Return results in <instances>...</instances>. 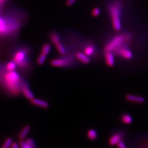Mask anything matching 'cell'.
Masks as SVG:
<instances>
[{"mask_svg":"<svg viewBox=\"0 0 148 148\" xmlns=\"http://www.w3.org/2000/svg\"><path fill=\"white\" fill-rule=\"evenodd\" d=\"M4 80L5 87L13 95H17L21 91V76L14 71H8L5 75Z\"/></svg>","mask_w":148,"mask_h":148,"instance_id":"6da1fadb","label":"cell"},{"mask_svg":"<svg viewBox=\"0 0 148 148\" xmlns=\"http://www.w3.org/2000/svg\"><path fill=\"white\" fill-rule=\"evenodd\" d=\"M131 37L130 35H118L113 37L104 48V53L108 52H113L117 48L124 45H127Z\"/></svg>","mask_w":148,"mask_h":148,"instance_id":"7a4b0ae2","label":"cell"},{"mask_svg":"<svg viewBox=\"0 0 148 148\" xmlns=\"http://www.w3.org/2000/svg\"><path fill=\"white\" fill-rule=\"evenodd\" d=\"M13 62L16 65L21 68L27 67L29 64L27 51L25 49H23L17 51L14 55Z\"/></svg>","mask_w":148,"mask_h":148,"instance_id":"3957f363","label":"cell"},{"mask_svg":"<svg viewBox=\"0 0 148 148\" xmlns=\"http://www.w3.org/2000/svg\"><path fill=\"white\" fill-rule=\"evenodd\" d=\"M18 24L13 21H6L0 17V34H5L13 32L18 27Z\"/></svg>","mask_w":148,"mask_h":148,"instance_id":"277c9868","label":"cell"},{"mask_svg":"<svg viewBox=\"0 0 148 148\" xmlns=\"http://www.w3.org/2000/svg\"><path fill=\"white\" fill-rule=\"evenodd\" d=\"M50 38L51 41L56 46V47L57 48V51H58L59 54L61 55L65 54L66 53L65 49L60 42L58 34L56 32H53V33H52L50 35Z\"/></svg>","mask_w":148,"mask_h":148,"instance_id":"5b68a950","label":"cell"},{"mask_svg":"<svg viewBox=\"0 0 148 148\" xmlns=\"http://www.w3.org/2000/svg\"><path fill=\"white\" fill-rule=\"evenodd\" d=\"M113 52L116 54L117 56L126 59H131L132 58V53L127 47V45H124L117 48L116 49H115Z\"/></svg>","mask_w":148,"mask_h":148,"instance_id":"8992f818","label":"cell"},{"mask_svg":"<svg viewBox=\"0 0 148 148\" xmlns=\"http://www.w3.org/2000/svg\"><path fill=\"white\" fill-rule=\"evenodd\" d=\"M108 10L111 16V19L120 18L121 10L120 3L116 1L114 3H111L108 6Z\"/></svg>","mask_w":148,"mask_h":148,"instance_id":"52a82bcc","label":"cell"},{"mask_svg":"<svg viewBox=\"0 0 148 148\" xmlns=\"http://www.w3.org/2000/svg\"><path fill=\"white\" fill-rule=\"evenodd\" d=\"M50 64L54 67H66L71 64V60L68 58L54 59L51 60Z\"/></svg>","mask_w":148,"mask_h":148,"instance_id":"ba28073f","label":"cell"},{"mask_svg":"<svg viewBox=\"0 0 148 148\" xmlns=\"http://www.w3.org/2000/svg\"><path fill=\"white\" fill-rule=\"evenodd\" d=\"M21 91L27 99L31 101L33 98H34V94L29 88L27 82L24 81H21Z\"/></svg>","mask_w":148,"mask_h":148,"instance_id":"9c48e42d","label":"cell"},{"mask_svg":"<svg viewBox=\"0 0 148 148\" xmlns=\"http://www.w3.org/2000/svg\"><path fill=\"white\" fill-rule=\"evenodd\" d=\"M125 98L128 101L137 103H143L145 101V98L143 97L136 96V95H130V94H128L126 95Z\"/></svg>","mask_w":148,"mask_h":148,"instance_id":"30bf717a","label":"cell"},{"mask_svg":"<svg viewBox=\"0 0 148 148\" xmlns=\"http://www.w3.org/2000/svg\"><path fill=\"white\" fill-rule=\"evenodd\" d=\"M122 137L123 135L121 133H118L112 135L109 140V144L110 146H114L116 145L121 140Z\"/></svg>","mask_w":148,"mask_h":148,"instance_id":"8fae6325","label":"cell"},{"mask_svg":"<svg viewBox=\"0 0 148 148\" xmlns=\"http://www.w3.org/2000/svg\"><path fill=\"white\" fill-rule=\"evenodd\" d=\"M105 60L106 63L108 66L112 67L115 64V59L114 57V54L112 52H105Z\"/></svg>","mask_w":148,"mask_h":148,"instance_id":"7c38bea8","label":"cell"},{"mask_svg":"<svg viewBox=\"0 0 148 148\" xmlns=\"http://www.w3.org/2000/svg\"><path fill=\"white\" fill-rule=\"evenodd\" d=\"M31 103L34 106H39L42 108H47L49 106V104L48 103L47 101H43L40 99H37V98H33L31 100Z\"/></svg>","mask_w":148,"mask_h":148,"instance_id":"4fadbf2b","label":"cell"},{"mask_svg":"<svg viewBox=\"0 0 148 148\" xmlns=\"http://www.w3.org/2000/svg\"><path fill=\"white\" fill-rule=\"evenodd\" d=\"M76 57L83 63L88 64L90 62V59L88 56H86L85 53L77 52L76 54Z\"/></svg>","mask_w":148,"mask_h":148,"instance_id":"5bb4252c","label":"cell"},{"mask_svg":"<svg viewBox=\"0 0 148 148\" xmlns=\"http://www.w3.org/2000/svg\"><path fill=\"white\" fill-rule=\"evenodd\" d=\"M30 129H31V127L29 125H26L21 130V132L19 134V138L20 139H24L27 137V134L30 131Z\"/></svg>","mask_w":148,"mask_h":148,"instance_id":"9a60e30c","label":"cell"},{"mask_svg":"<svg viewBox=\"0 0 148 148\" xmlns=\"http://www.w3.org/2000/svg\"><path fill=\"white\" fill-rule=\"evenodd\" d=\"M95 52V48L92 45L86 46L84 48V53L87 56H92Z\"/></svg>","mask_w":148,"mask_h":148,"instance_id":"2e32d148","label":"cell"},{"mask_svg":"<svg viewBox=\"0 0 148 148\" xmlns=\"http://www.w3.org/2000/svg\"><path fill=\"white\" fill-rule=\"evenodd\" d=\"M121 120L123 123L129 125L131 124L133 121L132 117L128 114H124L121 117Z\"/></svg>","mask_w":148,"mask_h":148,"instance_id":"e0dca14e","label":"cell"},{"mask_svg":"<svg viewBox=\"0 0 148 148\" xmlns=\"http://www.w3.org/2000/svg\"><path fill=\"white\" fill-rule=\"evenodd\" d=\"M87 136L90 140H95L97 138V134L95 130H90L87 133Z\"/></svg>","mask_w":148,"mask_h":148,"instance_id":"ac0fdd59","label":"cell"},{"mask_svg":"<svg viewBox=\"0 0 148 148\" xmlns=\"http://www.w3.org/2000/svg\"><path fill=\"white\" fill-rule=\"evenodd\" d=\"M51 49V45L49 43H45L42 48L41 53L47 56L48 54V53L50 52Z\"/></svg>","mask_w":148,"mask_h":148,"instance_id":"d6986e66","label":"cell"},{"mask_svg":"<svg viewBox=\"0 0 148 148\" xmlns=\"http://www.w3.org/2000/svg\"><path fill=\"white\" fill-rule=\"evenodd\" d=\"M16 64L13 61V62H10L6 65V70L7 71H14L16 68Z\"/></svg>","mask_w":148,"mask_h":148,"instance_id":"ffe728a7","label":"cell"},{"mask_svg":"<svg viewBox=\"0 0 148 148\" xmlns=\"http://www.w3.org/2000/svg\"><path fill=\"white\" fill-rule=\"evenodd\" d=\"M46 57L47 56L43 54H41L39 55V56L38 57L37 59V63L39 65H41L45 63L46 59Z\"/></svg>","mask_w":148,"mask_h":148,"instance_id":"44dd1931","label":"cell"},{"mask_svg":"<svg viewBox=\"0 0 148 148\" xmlns=\"http://www.w3.org/2000/svg\"><path fill=\"white\" fill-rule=\"evenodd\" d=\"M25 142H26L27 145L30 148H36V147L35 142L32 139L30 138H27V139L25 140Z\"/></svg>","mask_w":148,"mask_h":148,"instance_id":"7402d4cb","label":"cell"},{"mask_svg":"<svg viewBox=\"0 0 148 148\" xmlns=\"http://www.w3.org/2000/svg\"><path fill=\"white\" fill-rule=\"evenodd\" d=\"M12 143V139L11 138H8L6 139L5 142L3 143V145L2 146V148H8L11 147V144Z\"/></svg>","mask_w":148,"mask_h":148,"instance_id":"603a6c76","label":"cell"},{"mask_svg":"<svg viewBox=\"0 0 148 148\" xmlns=\"http://www.w3.org/2000/svg\"><path fill=\"white\" fill-rule=\"evenodd\" d=\"M101 13V10L98 7H95V8L93 9V10L92 11V16L94 17H97L99 16Z\"/></svg>","mask_w":148,"mask_h":148,"instance_id":"cb8c5ba5","label":"cell"},{"mask_svg":"<svg viewBox=\"0 0 148 148\" xmlns=\"http://www.w3.org/2000/svg\"><path fill=\"white\" fill-rule=\"evenodd\" d=\"M19 146L21 148H30L27 145V143L23 139H20L19 142Z\"/></svg>","mask_w":148,"mask_h":148,"instance_id":"d4e9b609","label":"cell"},{"mask_svg":"<svg viewBox=\"0 0 148 148\" xmlns=\"http://www.w3.org/2000/svg\"><path fill=\"white\" fill-rule=\"evenodd\" d=\"M116 145L117 147L118 148H127V147L126 146V145H125V143H124L123 141H122L121 140L119 143H117Z\"/></svg>","mask_w":148,"mask_h":148,"instance_id":"484cf974","label":"cell"},{"mask_svg":"<svg viewBox=\"0 0 148 148\" xmlns=\"http://www.w3.org/2000/svg\"><path fill=\"white\" fill-rule=\"evenodd\" d=\"M77 0H67L66 4L68 6H71Z\"/></svg>","mask_w":148,"mask_h":148,"instance_id":"4316f807","label":"cell"},{"mask_svg":"<svg viewBox=\"0 0 148 148\" xmlns=\"http://www.w3.org/2000/svg\"><path fill=\"white\" fill-rule=\"evenodd\" d=\"M11 147L12 148H18L19 145L16 143H12L11 144Z\"/></svg>","mask_w":148,"mask_h":148,"instance_id":"83f0119b","label":"cell"}]
</instances>
